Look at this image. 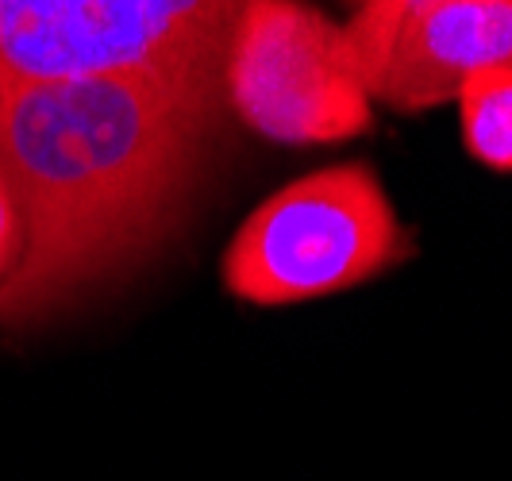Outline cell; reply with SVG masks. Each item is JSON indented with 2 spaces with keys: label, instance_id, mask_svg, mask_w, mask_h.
<instances>
[{
  "label": "cell",
  "instance_id": "3",
  "mask_svg": "<svg viewBox=\"0 0 512 481\" xmlns=\"http://www.w3.org/2000/svg\"><path fill=\"white\" fill-rule=\"evenodd\" d=\"M224 104L282 147H332L374 127L347 31L305 0H247L224 54Z\"/></svg>",
  "mask_w": 512,
  "mask_h": 481
},
{
  "label": "cell",
  "instance_id": "9",
  "mask_svg": "<svg viewBox=\"0 0 512 481\" xmlns=\"http://www.w3.org/2000/svg\"><path fill=\"white\" fill-rule=\"evenodd\" d=\"M20 251H24V220H20V204L12 197L8 181L0 174V293L8 289V281L20 266Z\"/></svg>",
  "mask_w": 512,
  "mask_h": 481
},
{
  "label": "cell",
  "instance_id": "8",
  "mask_svg": "<svg viewBox=\"0 0 512 481\" xmlns=\"http://www.w3.org/2000/svg\"><path fill=\"white\" fill-rule=\"evenodd\" d=\"M424 4H432V0H366L351 16V24H343L362 81H370L374 66L382 62L385 47H389V39L397 35V27L405 24L412 12H420Z\"/></svg>",
  "mask_w": 512,
  "mask_h": 481
},
{
  "label": "cell",
  "instance_id": "2",
  "mask_svg": "<svg viewBox=\"0 0 512 481\" xmlns=\"http://www.w3.org/2000/svg\"><path fill=\"white\" fill-rule=\"evenodd\" d=\"M412 254L370 166L347 162L289 181L239 224L224 251L231 297L262 308L347 293Z\"/></svg>",
  "mask_w": 512,
  "mask_h": 481
},
{
  "label": "cell",
  "instance_id": "5",
  "mask_svg": "<svg viewBox=\"0 0 512 481\" xmlns=\"http://www.w3.org/2000/svg\"><path fill=\"white\" fill-rule=\"evenodd\" d=\"M486 70H512V0H432L397 27L366 89L412 116L455 101Z\"/></svg>",
  "mask_w": 512,
  "mask_h": 481
},
{
  "label": "cell",
  "instance_id": "7",
  "mask_svg": "<svg viewBox=\"0 0 512 481\" xmlns=\"http://www.w3.org/2000/svg\"><path fill=\"white\" fill-rule=\"evenodd\" d=\"M166 35L224 85V54L247 0H147Z\"/></svg>",
  "mask_w": 512,
  "mask_h": 481
},
{
  "label": "cell",
  "instance_id": "4",
  "mask_svg": "<svg viewBox=\"0 0 512 481\" xmlns=\"http://www.w3.org/2000/svg\"><path fill=\"white\" fill-rule=\"evenodd\" d=\"M139 74L224 116V85L166 35L147 0H0V89Z\"/></svg>",
  "mask_w": 512,
  "mask_h": 481
},
{
  "label": "cell",
  "instance_id": "10",
  "mask_svg": "<svg viewBox=\"0 0 512 481\" xmlns=\"http://www.w3.org/2000/svg\"><path fill=\"white\" fill-rule=\"evenodd\" d=\"M347 4H351V12H359V8L366 4V0H347Z\"/></svg>",
  "mask_w": 512,
  "mask_h": 481
},
{
  "label": "cell",
  "instance_id": "1",
  "mask_svg": "<svg viewBox=\"0 0 512 481\" xmlns=\"http://www.w3.org/2000/svg\"><path fill=\"white\" fill-rule=\"evenodd\" d=\"M216 120L139 74L0 89V174L24 220L0 320L51 316L139 266L185 208Z\"/></svg>",
  "mask_w": 512,
  "mask_h": 481
},
{
  "label": "cell",
  "instance_id": "6",
  "mask_svg": "<svg viewBox=\"0 0 512 481\" xmlns=\"http://www.w3.org/2000/svg\"><path fill=\"white\" fill-rule=\"evenodd\" d=\"M462 147L493 174H512V70H486L462 81Z\"/></svg>",
  "mask_w": 512,
  "mask_h": 481
}]
</instances>
